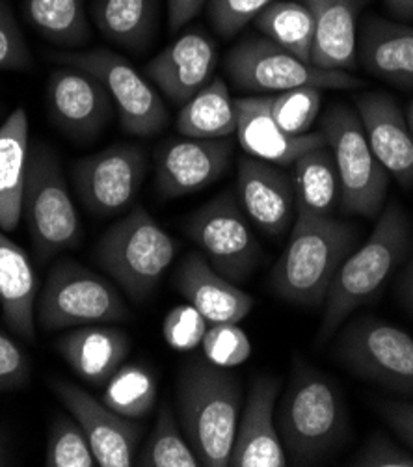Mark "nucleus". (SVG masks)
Wrapping results in <instances>:
<instances>
[{"label": "nucleus", "instance_id": "nucleus-1", "mask_svg": "<svg viewBox=\"0 0 413 467\" xmlns=\"http://www.w3.org/2000/svg\"><path fill=\"white\" fill-rule=\"evenodd\" d=\"M175 399L182 434L200 465L227 467L243 411L241 380L229 368L196 359L181 368Z\"/></svg>", "mask_w": 413, "mask_h": 467}, {"label": "nucleus", "instance_id": "nucleus-2", "mask_svg": "<svg viewBox=\"0 0 413 467\" xmlns=\"http://www.w3.org/2000/svg\"><path fill=\"white\" fill-rule=\"evenodd\" d=\"M275 427L291 465L328 460L348 434V417L337 384L318 368L298 361L282 402Z\"/></svg>", "mask_w": 413, "mask_h": 467}, {"label": "nucleus", "instance_id": "nucleus-3", "mask_svg": "<svg viewBox=\"0 0 413 467\" xmlns=\"http://www.w3.org/2000/svg\"><path fill=\"white\" fill-rule=\"evenodd\" d=\"M357 239L359 229L348 222L296 213L289 244L272 266L270 289L294 306H320Z\"/></svg>", "mask_w": 413, "mask_h": 467}, {"label": "nucleus", "instance_id": "nucleus-4", "mask_svg": "<svg viewBox=\"0 0 413 467\" xmlns=\"http://www.w3.org/2000/svg\"><path fill=\"white\" fill-rule=\"evenodd\" d=\"M409 248L411 225L408 214L393 200L380 213L371 237L354 250L337 270L318 326V345L328 343L357 307L375 298L406 259Z\"/></svg>", "mask_w": 413, "mask_h": 467}, {"label": "nucleus", "instance_id": "nucleus-5", "mask_svg": "<svg viewBox=\"0 0 413 467\" xmlns=\"http://www.w3.org/2000/svg\"><path fill=\"white\" fill-rule=\"evenodd\" d=\"M175 255L177 243L144 207L110 225L96 246L98 265L136 304L157 289Z\"/></svg>", "mask_w": 413, "mask_h": 467}, {"label": "nucleus", "instance_id": "nucleus-6", "mask_svg": "<svg viewBox=\"0 0 413 467\" xmlns=\"http://www.w3.org/2000/svg\"><path fill=\"white\" fill-rule=\"evenodd\" d=\"M21 216L26 222L39 263L80 246L82 227L60 159L41 140H34L28 150Z\"/></svg>", "mask_w": 413, "mask_h": 467}, {"label": "nucleus", "instance_id": "nucleus-7", "mask_svg": "<svg viewBox=\"0 0 413 467\" xmlns=\"http://www.w3.org/2000/svg\"><path fill=\"white\" fill-rule=\"evenodd\" d=\"M339 173V207L346 214L377 220L386 207L389 173L375 157L354 109L336 103L320 121Z\"/></svg>", "mask_w": 413, "mask_h": 467}, {"label": "nucleus", "instance_id": "nucleus-8", "mask_svg": "<svg viewBox=\"0 0 413 467\" xmlns=\"http://www.w3.org/2000/svg\"><path fill=\"white\" fill-rule=\"evenodd\" d=\"M129 318L130 311L119 289L73 259H62L51 268L36 302V320L45 332Z\"/></svg>", "mask_w": 413, "mask_h": 467}, {"label": "nucleus", "instance_id": "nucleus-9", "mask_svg": "<svg viewBox=\"0 0 413 467\" xmlns=\"http://www.w3.org/2000/svg\"><path fill=\"white\" fill-rule=\"evenodd\" d=\"M336 359L359 380L413 397V337L365 315L348 320L334 347Z\"/></svg>", "mask_w": 413, "mask_h": 467}, {"label": "nucleus", "instance_id": "nucleus-10", "mask_svg": "<svg viewBox=\"0 0 413 467\" xmlns=\"http://www.w3.org/2000/svg\"><path fill=\"white\" fill-rule=\"evenodd\" d=\"M225 71L232 82L252 96L313 86L320 89H357L363 80L339 69H320L268 37H246L225 57Z\"/></svg>", "mask_w": 413, "mask_h": 467}, {"label": "nucleus", "instance_id": "nucleus-11", "mask_svg": "<svg viewBox=\"0 0 413 467\" xmlns=\"http://www.w3.org/2000/svg\"><path fill=\"white\" fill-rule=\"evenodd\" d=\"M51 60L98 77L110 93L119 125L127 134L151 138L166 129L170 112L160 93L114 51L98 47L80 53H57L51 55Z\"/></svg>", "mask_w": 413, "mask_h": 467}, {"label": "nucleus", "instance_id": "nucleus-12", "mask_svg": "<svg viewBox=\"0 0 413 467\" xmlns=\"http://www.w3.org/2000/svg\"><path fill=\"white\" fill-rule=\"evenodd\" d=\"M187 235L223 277L243 284L263 259L239 198L225 191L187 220Z\"/></svg>", "mask_w": 413, "mask_h": 467}, {"label": "nucleus", "instance_id": "nucleus-13", "mask_svg": "<svg viewBox=\"0 0 413 467\" xmlns=\"http://www.w3.org/2000/svg\"><path fill=\"white\" fill-rule=\"evenodd\" d=\"M148 175L140 146L116 144L71 164V179L84 209L99 218L123 213Z\"/></svg>", "mask_w": 413, "mask_h": 467}, {"label": "nucleus", "instance_id": "nucleus-14", "mask_svg": "<svg viewBox=\"0 0 413 467\" xmlns=\"http://www.w3.org/2000/svg\"><path fill=\"white\" fill-rule=\"evenodd\" d=\"M232 159V136L168 140L155 151L157 192L166 200L200 192L227 171Z\"/></svg>", "mask_w": 413, "mask_h": 467}, {"label": "nucleus", "instance_id": "nucleus-15", "mask_svg": "<svg viewBox=\"0 0 413 467\" xmlns=\"http://www.w3.org/2000/svg\"><path fill=\"white\" fill-rule=\"evenodd\" d=\"M47 112L67 138L91 142L108 127L116 107L98 77L67 66L49 77Z\"/></svg>", "mask_w": 413, "mask_h": 467}, {"label": "nucleus", "instance_id": "nucleus-16", "mask_svg": "<svg viewBox=\"0 0 413 467\" xmlns=\"http://www.w3.org/2000/svg\"><path fill=\"white\" fill-rule=\"evenodd\" d=\"M51 388L66 410L82 427L91 451L101 467H130L138 441L142 438V425L134 419L119 415L103 400L91 397L86 389L53 379Z\"/></svg>", "mask_w": 413, "mask_h": 467}, {"label": "nucleus", "instance_id": "nucleus-17", "mask_svg": "<svg viewBox=\"0 0 413 467\" xmlns=\"http://www.w3.org/2000/svg\"><path fill=\"white\" fill-rule=\"evenodd\" d=\"M282 393L278 377L259 375L252 386L241 413L237 436L229 458L233 467H285L289 465L278 427L275 406Z\"/></svg>", "mask_w": 413, "mask_h": 467}, {"label": "nucleus", "instance_id": "nucleus-18", "mask_svg": "<svg viewBox=\"0 0 413 467\" xmlns=\"http://www.w3.org/2000/svg\"><path fill=\"white\" fill-rule=\"evenodd\" d=\"M218 66L216 43L201 30L181 34L146 66V77L173 105H185L212 78Z\"/></svg>", "mask_w": 413, "mask_h": 467}, {"label": "nucleus", "instance_id": "nucleus-19", "mask_svg": "<svg viewBox=\"0 0 413 467\" xmlns=\"http://www.w3.org/2000/svg\"><path fill=\"white\" fill-rule=\"evenodd\" d=\"M354 103L378 162L400 186L413 189V132L395 98L386 91H365Z\"/></svg>", "mask_w": 413, "mask_h": 467}, {"label": "nucleus", "instance_id": "nucleus-20", "mask_svg": "<svg viewBox=\"0 0 413 467\" xmlns=\"http://www.w3.org/2000/svg\"><path fill=\"white\" fill-rule=\"evenodd\" d=\"M237 198L246 216L272 237L284 235L296 214L291 175L280 166L253 157L239 162Z\"/></svg>", "mask_w": 413, "mask_h": 467}, {"label": "nucleus", "instance_id": "nucleus-21", "mask_svg": "<svg viewBox=\"0 0 413 467\" xmlns=\"http://www.w3.org/2000/svg\"><path fill=\"white\" fill-rule=\"evenodd\" d=\"M235 110L237 138L248 157L275 166H291L305 151L326 144L323 132L287 134L272 118L270 96L239 98Z\"/></svg>", "mask_w": 413, "mask_h": 467}, {"label": "nucleus", "instance_id": "nucleus-22", "mask_svg": "<svg viewBox=\"0 0 413 467\" xmlns=\"http://www.w3.org/2000/svg\"><path fill=\"white\" fill-rule=\"evenodd\" d=\"M173 285L179 295L194 306L209 324L241 322L255 306V298L244 293L232 279L223 277L207 257L191 252L177 266Z\"/></svg>", "mask_w": 413, "mask_h": 467}, {"label": "nucleus", "instance_id": "nucleus-23", "mask_svg": "<svg viewBox=\"0 0 413 467\" xmlns=\"http://www.w3.org/2000/svg\"><path fill=\"white\" fill-rule=\"evenodd\" d=\"M357 60L378 80L413 88V26L369 16L357 37Z\"/></svg>", "mask_w": 413, "mask_h": 467}, {"label": "nucleus", "instance_id": "nucleus-24", "mask_svg": "<svg viewBox=\"0 0 413 467\" xmlns=\"http://www.w3.org/2000/svg\"><path fill=\"white\" fill-rule=\"evenodd\" d=\"M55 345L75 375L94 386H105L130 352L127 334L107 324L77 326Z\"/></svg>", "mask_w": 413, "mask_h": 467}, {"label": "nucleus", "instance_id": "nucleus-25", "mask_svg": "<svg viewBox=\"0 0 413 467\" xmlns=\"http://www.w3.org/2000/svg\"><path fill=\"white\" fill-rule=\"evenodd\" d=\"M315 17L311 64L320 69L357 66V17L367 0H304Z\"/></svg>", "mask_w": 413, "mask_h": 467}, {"label": "nucleus", "instance_id": "nucleus-26", "mask_svg": "<svg viewBox=\"0 0 413 467\" xmlns=\"http://www.w3.org/2000/svg\"><path fill=\"white\" fill-rule=\"evenodd\" d=\"M37 279L26 252L0 229V307L10 330L36 341Z\"/></svg>", "mask_w": 413, "mask_h": 467}, {"label": "nucleus", "instance_id": "nucleus-27", "mask_svg": "<svg viewBox=\"0 0 413 467\" xmlns=\"http://www.w3.org/2000/svg\"><path fill=\"white\" fill-rule=\"evenodd\" d=\"M28 116L15 109L0 125V229L14 231L21 222V203L28 168Z\"/></svg>", "mask_w": 413, "mask_h": 467}, {"label": "nucleus", "instance_id": "nucleus-28", "mask_svg": "<svg viewBox=\"0 0 413 467\" xmlns=\"http://www.w3.org/2000/svg\"><path fill=\"white\" fill-rule=\"evenodd\" d=\"M91 19L110 43L142 53L157 34L159 0H94Z\"/></svg>", "mask_w": 413, "mask_h": 467}, {"label": "nucleus", "instance_id": "nucleus-29", "mask_svg": "<svg viewBox=\"0 0 413 467\" xmlns=\"http://www.w3.org/2000/svg\"><path fill=\"white\" fill-rule=\"evenodd\" d=\"M291 181L296 196V213L332 216L339 203L341 186L330 148L318 146L291 164Z\"/></svg>", "mask_w": 413, "mask_h": 467}, {"label": "nucleus", "instance_id": "nucleus-30", "mask_svg": "<svg viewBox=\"0 0 413 467\" xmlns=\"http://www.w3.org/2000/svg\"><path fill=\"white\" fill-rule=\"evenodd\" d=\"M175 129L187 138H227L237 132L235 101L223 78L214 77L181 107Z\"/></svg>", "mask_w": 413, "mask_h": 467}, {"label": "nucleus", "instance_id": "nucleus-31", "mask_svg": "<svg viewBox=\"0 0 413 467\" xmlns=\"http://www.w3.org/2000/svg\"><path fill=\"white\" fill-rule=\"evenodd\" d=\"M30 26L57 47L78 49L91 39L84 0H23Z\"/></svg>", "mask_w": 413, "mask_h": 467}, {"label": "nucleus", "instance_id": "nucleus-32", "mask_svg": "<svg viewBox=\"0 0 413 467\" xmlns=\"http://www.w3.org/2000/svg\"><path fill=\"white\" fill-rule=\"evenodd\" d=\"M257 30L285 51L311 64L315 17L304 0H274L255 19Z\"/></svg>", "mask_w": 413, "mask_h": 467}, {"label": "nucleus", "instance_id": "nucleus-33", "mask_svg": "<svg viewBox=\"0 0 413 467\" xmlns=\"http://www.w3.org/2000/svg\"><path fill=\"white\" fill-rule=\"evenodd\" d=\"M157 380L153 372L140 363L121 365L105 384L103 402L130 419H142L157 404Z\"/></svg>", "mask_w": 413, "mask_h": 467}, {"label": "nucleus", "instance_id": "nucleus-34", "mask_svg": "<svg viewBox=\"0 0 413 467\" xmlns=\"http://www.w3.org/2000/svg\"><path fill=\"white\" fill-rule=\"evenodd\" d=\"M134 465L142 467H198L200 460L189 440L179 431L177 419L168 404L159 411L155 427L134 458Z\"/></svg>", "mask_w": 413, "mask_h": 467}, {"label": "nucleus", "instance_id": "nucleus-35", "mask_svg": "<svg viewBox=\"0 0 413 467\" xmlns=\"http://www.w3.org/2000/svg\"><path fill=\"white\" fill-rule=\"evenodd\" d=\"M45 465L47 467H96L98 460L89 441L69 413L55 417L49 431L47 449H45Z\"/></svg>", "mask_w": 413, "mask_h": 467}, {"label": "nucleus", "instance_id": "nucleus-36", "mask_svg": "<svg viewBox=\"0 0 413 467\" xmlns=\"http://www.w3.org/2000/svg\"><path fill=\"white\" fill-rule=\"evenodd\" d=\"M323 91L320 88L304 86L274 93L270 96L272 118L287 134H307L323 105Z\"/></svg>", "mask_w": 413, "mask_h": 467}, {"label": "nucleus", "instance_id": "nucleus-37", "mask_svg": "<svg viewBox=\"0 0 413 467\" xmlns=\"http://www.w3.org/2000/svg\"><path fill=\"white\" fill-rule=\"evenodd\" d=\"M203 356L216 367L235 368L246 363L253 352L252 341L237 322L212 324L201 341Z\"/></svg>", "mask_w": 413, "mask_h": 467}, {"label": "nucleus", "instance_id": "nucleus-38", "mask_svg": "<svg viewBox=\"0 0 413 467\" xmlns=\"http://www.w3.org/2000/svg\"><path fill=\"white\" fill-rule=\"evenodd\" d=\"M207 318L191 304L168 311L162 322V337L175 352H191L201 347L209 330Z\"/></svg>", "mask_w": 413, "mask_h": 467}, {"label": "nucleus", "instance_id": "nucleus-39", "mask_svg": "<svg viewBox=\"0 0 413 467\" xmlns=\"http://www.w3.org/2000/svg\"><path fill=\"white\" fill-rule=\"evenodd\" d=\"M272 3L274 0H209L207 14L220 36L233 37Z\"/></svg>", "mask_w": 413, "mask_h": 467}, {"label": "nucleus", "instance_id": "nucleus-40", "mask_svg": "<svg viewBox=\"0 0 413 467\" xmlns=\"http://www.w3.org/2000/svg\"><path fill=\"white\" fill-rule=\"evenodd\" d=\"M32 66L30 49L8 0H0V69L28 71Z\"/></svg>", "mask_w": 413, "mask_h": 467}, {"label": "nucleus", "instance_id": "nucleus-41", "mask_svg": "<svg viewBox=\"0 0 413 467\" xmlns=\"http://www.w3.org/2000/svg\"><path fill=\"white\" fill-rule=\"evenodd\" d=\"M30 375V356L5 330H0V393L26 386Z\"/></svg>", "mask_w": 413, "mask_h": 467}, {"label": "nucleus", "instance_id": "nucleus-42", "mask_svg": "<svg viewBox=\"0 0 413 467\" xmlns=\"http://www.w3.org/2000/svg\"><path fill=\"white\" fill-rule=\"evenodd\" d=\"M356 467H413V452L400 447L384 434L367 440L361 451L352 458Z\"/></svg>", "mask_w": 413, "mask_h": 467}, {"label": "nucleus", "instance_id": "nucleus-43", "mask_svg": "<svg viewBox=\"0 0 413 467\" xmlns=\"http://www.w3.org/2000/svg\"><path fill=\"white\" fill-rule=\"evenodd\" d=\"M373 406L378 411V415L384 419L386 425L413 452V402L375 399Z\"/></svg>", "mask_w": 413, "mask_h": 467}, {"label": "nucleus", "instance_id": "nucleus-44", "mask_svg": "<svg viewBox=\"0 0 413 467\" xmlns=\"http://www.w3.org/2000/svg\"><path fill=\"white\" fill-rule=\"evenodd\" d=\"M209 0H168V28L171 34H177L185 28L200 12L205 8Z\"/></svg>", "mask_w": 413, "mask_h": 467}, {"label": "nucleus", "instance_id": "nucleus-45", "mask_svg": "<svg viewBox=\"0 0 413 467\" xmlns=\"http://www.w3.org/2000/svg\"><path fill=\"white\" fill-rule=\"evenodd\" d=\"M397 296L400 304L413 315V254L397 282Z\"/></svg>", "mask_w": 413, "mask_h": 467}, {"label": "nucleus", "instance_id": "nucleus-46", "mask_svg": "<svg viewBox=\"0 0 413 467\" xmlns=\"http://www.w3.org/2000/svg\"><path fill=\"white\" fill-rule=\"evenodd\" d=\"M387 10L404 21L413 19V0H384Z\"/></svg>", "mask_w": 413, "mask_h": 467}, {"label": "nucleus", "instance_id": "nucleus-47", "mask_svg": "<svg viewBox=\"0 0 413 467\" xmlns=\"http://www.w3.org/2000/svg\"><path fill=\"white\" fill-rule=\"evenodd\" d=\"M10 462H12V458H10V451H8V445H6L5 438L0 436V467L10 465Z\"/></svg>", "mask_w": 413, "mask_h": 467}, {"label": "nucleus", "instance_id": "nucleus-48", "mask_svg": "<svg viewBox=\"0 0 413 467\" xmlns=\"http://www.w3.org/2000/svg\"><path fill=\"white\" fill-rule=\"evenodd\" d=\"M406 121H408V127L411 129L413 132V101L408 105V110H406Z\"/></svg>", "mask_w": 413, "mask_h": 467}]
</instances>
